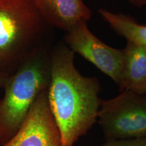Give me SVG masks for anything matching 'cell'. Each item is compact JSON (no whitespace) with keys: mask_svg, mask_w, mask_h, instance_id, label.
Listing matches in <instances>:
<instances>
[{"mask_svg":"<svg viewBox=\"0 0 146 146\" xmlns=\"http://www.w3.org/2000/svg\"><path fill=\"white\" fill-rule=\"evenodd\" d=\"M98 123L108 140L146 137V95L124 90L102 100Z\"/></svg>","mask_w":146,"mask_h":146,"instance_id":"cell-4","label":"cell"},{"mask_svg":"<svg viewBox=\"0 0 146 146\" xmlns=\"http://www.w3.org/2000/svg\"><path fill=\"white\" fill-rule=\"evenodd\" d=\"M102 146H146V137L108 140Z\"/></svg>","mask_w":146,"mask_h":146,"instance_id":"cell-10","label":"cell"},{"mask_svg":"<svg viewBox=\"0 0 146 146\" xmlns=\"http://www.w3.org/2000/svg\"><path fill=\"white\" fill-rule=\"evenodd\" d=\"M52 29L33 0H0V76L50 47Z\"/></svg>","mask_w":146,"mask_h":146,"instance_id":"cell-2","label":"cell"},{"mask_svg":"<svg viewBox=\"0 0 146 146\" xmlns=\"http://www.w3.org/2000/svg\"><path fill=\"white\" fill-rule=\"evenodd\" d=\"M99 13L104 21L127 42L146 48V25L139 24L131 16L100 9Z\"/></svg>","mask_w":146,"mask_h":146,"instance_id":"cell-9","label":"cell"},{"mask_svg":"<svg viewBox=\"0 0 146 146\" xmlns=\"http://www.w3.org/2000/svg\"><path fill=\"white\" fill-rule=\"evenodd\" d=\"M3 146H62L49 104L47 89L37 97L16 134Z\"/></svg>","mask_w":146,"mask_h":146,"instance_id":"cell-6","label":"cell"},{"mask_svg":"<svg viewBox=\"0 0 146 146\" xmlns=\"http://www.w3.org/2000/svg\"><path fill=\"white\" fill-rule=\"evenodd\" d=\"M120 91H131L146 95V48L127 42L123 50Z\"/></svg>","mask_w":146,"mask_h":146,"instance_id":"cell-8","label":"cell"},{"mask_svg":"<svg viewBox=\"0 0 146 146\" xmlns=\"http://www.w3.org/2000/svg\"><path fill=\"white\" fill-rule=\"evenodd\" d=\"M74 60V52L65 43L52 49L47 98L62 146H74L90 130L102 103L98 78L81 74Z\"/></svg>","mask_w":146,"mask_h":146,"instance_id":"cell-1","label":"cell"},{"mask_svg":"<svg viewBox=\"0 0 146 146\" xmlns=\"http://www.w3.org/2000/svg\"><path fill=\"white\" fill-rule=\"evenodd\" d=\"M129 3L134 5V6L141 8L146 5V0H127Z\"/></svg>","mask_w":146,"mask_h":146,"instance_id":"cell-11","label":"cell"},{"mask_svg":"<svg viewBox=\"0 0 146 146\" xmlns=\"http://www.w3.org/2000/svg\"><path fill=\"white\" fill-rule=\"evenodd\" d=\"M53 29L66 32L81 22H88L92 12L83 0H33Z\"/></svg>","mask_w":146,"mask_h":146,"instance_id":"cell-7","label":"cell"},{"mask_svg":"<svg viewBox=\"0 0 146 146\" xmlns=\"http://www.w3.org/2000/svg\"><path fill=\"white\" fill-rule=\"evenodd\" d=\"M51 47L27 60L15 72L0 76V146L5 145L23 125L35 100L50 81Z\"/></svg>","mask_w":146,"mask_h":146,"instance_id":"cell-3","label":"cell"},{"mask_svg":"<svg viewBox=\"0 0 146 146\" xmlns=\"http://www.w3.org/2000/svg\"><path fill=\"white\" fill-rule=\"evenodd\" d=\"M64 43L73 52L93 64L118 85L123 64V50L109 46L81 22L66 32Z\"/></svg>","mask_w":146,"mask_h":146,"instance_id":"cell-5","label":"cell"}]
</instances>
